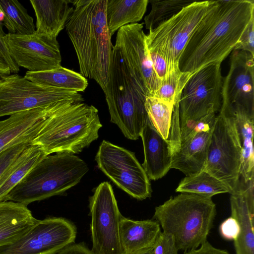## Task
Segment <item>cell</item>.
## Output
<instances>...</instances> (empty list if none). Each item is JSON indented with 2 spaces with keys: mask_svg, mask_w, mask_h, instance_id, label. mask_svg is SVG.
I'll return each mask as SVG.
<instances>
[{
  "mask_svg": "<svg viewBox=\"0 0 254 254\" xmlns=\"http://www.w3.org/2000/svg\"><path fill=\"white\" fill-rule=\"evenodd\" d=\"M31 142H23L13 145L0 152V178L14 160Z\"/></svg>",
  "mask_w": 254,
  "mask_h": 254,
  "instance_id": "obj_33",
  "label": "cell"
},
{
  "mask_svg": "<svg viewBox=\"0 0 254 254\" xmlns=\"http://www.w3.org/2000/svg\"><path fill=\"white\" fill-rule=\"evenodd\" d=\"M148 2V0H107L106 20L111 36L121 27L140 21Z\"/></svg>",
  "mask_w": 254,
  "mask_h": 254,
  "instance_id": "obj_25",
  "label": "cell"
},
{
  "mask_svg": "<svg viewBox=\"0 0 254 254\" xmlns=\"http://www.w3.org/2000/svg\"><path fill=\"white\" fill-rule=\"evenodd\" d=\"M161 232L155 220H134L122 215L120 220V238L125 254L153 248Z\"/></svg>",
  "mask_w": 254,
  "mask_h": 254,
  "instance_id": "obj_23",
  "label": "cell"
},
{
  "mask_svg": "<svg viewBox=\"0 0 254 254\" xmlns=\"http://www.w3.org/2000/svg\"><path fill=\"white\" fill-rule=\"evenodd\" d=\"M95 160L99 169L131 197L140 200L150 197L149 179L133 152L103 140Z\"/></svg>",
  "mask_w": 254,
  "mask_h": 254,
  "instance_id": "obj_11",
  "label": "cell"
},
{
  "mask_svg": "<svg viewBox=\"0 0 254 254\" xmlns=\"http://www.w3.org/2000/svg\"><path fill=\"white\" fill-rule=\"evenodd\" d=\"M4 39L10 55L19 66L33 72L48 70L61 65L62 57L57 39L8 33Z\"/></svg>",
  "mask_w": 254,
  "mask_h": 254,
  "instance_id": "obj_16",
  "label": "cell"
},
{
  "mask_svg": "<svg viewBox=\"0 0 254 254\" xmlns=\"http://www.w3.org/2000/svg\"><path fill=\"white\" fill-rule=\"evenodd\" d=\"M216 214L211 197L183 192L155 207L153 218L171 234L179 250L197 249L207 241Z\"/></svg>",
  "mask_w": 254,
  "mask_h": 254,
  "instance_id": "obj_4",
  "label": "cell"
},
{
  "mask_svg": "<svg viewBox=\"0 0 254 254\" xmlns=\"http://www.w3.org/2000/svg\"><path fill=\"white\" fill-rule=\"evenodd\" d=\"M38 220L27 204L12 201L0 202V247L18 239Z\"/></svg>",
  "mask_w": 254,
  "mask_h": 254,
  "instance_id": "obj_22",
  "label": "cell"
},
{
  "mask_svg": "<svg viewBox=\"0 0 254 254\" xmlns=\"http://www.w3.org/2000/svg\"><path fill=\"white\" fill-rule=\"evenodd\" d=\"M154 254H179L171 234L161 232L152 248Z\"/></svg>",
  "mask_w": 254,
  "mask_h": 254,
  "instance_id": "obj_34",
  "label": "cell"
},
{
  "mask_svg": "<svg viewBox=\"0 0 254 254\" xmlns=\"http://www.w3.org/2000/svg\"><path fill=\"white\" fill-rule=\"evenodd\" d=\"M222 83L219 63L208 65L190 76L179 102L180 143L208 113L220 111Z\"/></svg>",
  "mask_w": 254,
  "mask_h": 254,
  "instance_id": "obj_7",
  "label": "cell"
},
{
  "mask_svg": "<svg viewBox=\"0 0 254 254\" xmlns=\"http://www.w3.org/2000/svg\"><path fill=\"white\" fill-rule=\"evenodd\" d=\"M46 156L40 147L31 143L0 177V202Z\"/></svg>",
  "mask_w": 254,
  "mask_h": 254,
  "instance_id": "obj_24",
  "label": "cell"
},
{
  "mask_svg": "<svg viewBox=\"0 0 254 254\" xmlns=\"http://www.w3.org/2000/svg\"><path fill=\"white\" fill-rule=\"evenodd\" d=\"M57 254H94L89 250L84 243H73L67 246Z\"/></svg>",
  "mask_w": 254,
  "mask_h": 254,
  "instance_id": "obj_40",
  "label": "cell"
},
{
  "mask_svg": "<svg viewBox=\"0 0 254 254\" xmlns=\"http://www.w3.org/2000/svg\"><path fill=\"white\" fill-rule=\"evenodd\" d=\"M233 115L241 148L239 180L247 184L254 180V119L241 113L236 112Z\"/></svg>",
  "mask_w": 254,
  "mask_h": 254,
  "instance_id": "obj_26",
  "label": "cell"
},
{
  "mask_svg": "<svg viewBox=\"0 0 254 254\" xmlns=\"http://www.w3.org/2000/svg\"><path fill=\"white\" fill-rule=\"evenodd\" d=\"M234 50L246 51L254 56V18L246 27Z\"/></svg>",
  "mask_w": 254,
  "mask_h": 254,
  "instance_id": "obj_35",
  "label": "cell"
},
{
  "mask_svg": "<svg viewBox=\"0 0 254 254\" xmlns=\"http://www.w3.org/2000/svg\"><path fill=\"white\" fill-rule=\"evenodd\" d=\"M36 17L35 33L41 36L57 39L72 13L69 0H30Z\"/></svg>",
  "mask_w": 254,
  "mask_h": 254,
  "instance_id": "obj_21",
  "label": "cell"
},
{
  "mask_svg": "<svg viewBox=\"0 0 254 254\" xmlns=\"http://www.w3.org/2000/svg\"><path fill=\"white\" fill-rule=\"evenodd\" d=\"M148 54L153 69L159 78L162 81L171 70L170 69L166 61L161 56L151 52H148Z\"/></svg>",
  "mask_w": 254,
  "mask_h": 254,
  "instance_id": "obj_38",
  "label": "cell"
},
{
  "mask_svg": "<svg viewBox=\"0 0 254 254\" xmlns=\"http://www.w3.org/2000/svg\"><path fill=\"white\" fill-rule=\"evenodd\" d=\"M89 202L91 251L94 254H125L119 234L122 215L111 184L108 182L100 184Z\"/></svg>",
  "mask_w": 254,
  "mask_h": 254,
  "instance_id": "obj_12",
  "label": "cell"
},
{
  "mask_svg": "<svg viewBox=\"0 0 254 254\" xmlns=\"http://www.w3.org/2000/svg\"><path fill=\"white\" fill-rule=\"evenodd\" d=\"M174 104L154 96H147L145 107L148 118L160 135L167 140L170 135Z\"/></svg>",
  "mask_w": 254,
  "mask_h": 254,
  "instance_id": "obj_30",
  "label": "cell"
},
{
  "mask_svg": "<svg viewBox=\"0 0 254 254\" xmlns=\"http://www.w3.org/2000/svg\"><path fill=\"white\" fill-rule=\"evenodd\" d=\"M2 26V23L0 22V57L9 66L11 72L17 73L20 70L19 67L14 63L10 55L4 39L6 34L3 30Z\"/></svg>",
  "mask_w": 254,
  "mask_h": 254,
  "instance_id": "obj_37",
  "label": "cell"
},
{
  "mask_svg": "<svg viewBox=\"0 0 254 254\" xmlns=\"http://www.w3.org/2000/svg\"><path fill=\"white\" fill-rule=\"evenodd\" d=\"M65 100L84 101L78 92L36 83L17 73L0 77V117Z\"/></svg>",
  "mask_w": 254,
  "mask_h": 254,
  "instance_id": "obj_10",
  "label": "cell"
},
{
  "mask_svg": "<svg viewBox=\"0 0 254 254\" xmlns=\"http://www.w3.org/2000/svg\"><path fill=\"white\" fill-rule=\"evenodd\" d=\"M254 182L246 184L240 181L238 188L231 194V216L240 226L239 236L234 241L236 254H254Z\"/></svg>",
  "mask_w": 254,
  "mask_h": 254,
  "instance_id": "obj_19",
  "label": "cell"
},
{
  "mask_svg": "<svg viewBox=\"0 0 254 254\" xmlns=\"http://www.w3.org/2000/svg\"><path fill=\"white\" fill-rule=\"evenodd\" d=\"M241 148L233 114L220 110L216 117L205 168L233 191L239 183Z\"/></svg>",
  "mask_w": 254,
  "mask_h": 254,
  "instance_id": "obj_9",
  "label": "cell"
},
{
  "mask_svg": "<svg viewBox=\"0 0 254 254\" xmlns=\"http://www.w3.org/2000/svg\"><path fill=\"white\" fill-rule=\"evenodd\" d=\"M140 136L144 154L142 166L149 180H158L171 169L172 155L169 143L160 135L149 119Z\"/></svg>",
  "mask_w": 254,
  "mask_h": 254,
  "instance_id": "obj_20",
  "label": "cell"
},
{
  "mask_svg": "<svg viewBox=\"0 0 254 254\" xmlns=\"http://www.w3.org/2000/svg\"><path fill=\"white\" fill-rule=\"evenodd\" d=\"M10 69L5 62L0 57V77L9 75Z\"/></svg>",
  "mask_w": 254,
  "mask_h": 254,
  "instance_id": "obj_41",
  "label": "cell"
},
{
  "mask_svg": "<svg viewBox=\"0 0 254 254\" xmlns=\"http://www.w3.org/2000/svg\"><path fill=\"white\" fill-rule=\"evenodd\" d=\"M194 1L186 0H154L150 12L144 17L145 28L151 31L179 12Z\"/></svg>",
  "mask_w": 254,
  "mask_h": 254,
  "instance_id": "obj_31",
  "label": "cell"
},
{
  "mask_svg": "<svg viewBox=\"0 0 254 254\" xmlns=\"http://www.w3.org/2000/svg\"><path fill=\"white\" fill-rule=\"evenodd\" d=\"M183 254H230L226 250L214 247L207 241L202 243L198 249L185 252Z\"/></svg>",
  "mask_w": 254,
  "mask_h": 254,
  "instance_id": "obj_39",
  "label": "cell"
},
{
  "mask_svg": "<svg viewBox=\"0 0 254 254\" xmlns=\"http://www.w3.org/2000/svg\"><path fill=\"white\" fill-rule=\"evenodd\" d=\"M254 0H211L192 33L179 62L181 72L191 75L222 62L233 51L254 18Z\"/></svg>",
  "mask_w": 254,
  "mask_h": 254,
  "instance_id": "obj_1",
  "label": "cell"
},
{
  "mask_svg": "<svg viewBox=\"0 0 254 254\" xmlns=\"http://www.w3.org/2000/svg\"><path fill=\"white\" fill-rule=\"evenodd\" d=\"M219 232L224 239L227 240H236L240 233V226L237 220L230 216L220 225Z\"/></svg>",
  "mask_w": 254,
  "mask_h": 254,
  "instance_id": "obj_36",
  "label": "cell"
},
{
  "mask_svg": "<svg viewBox=\"0 0 254 254\" xmlns=\"http://www.w3.org/2000/svg\"><path fill=\"white\" fill-rule=\"evenodd\" d=\"M230 60L229 70L222 83L220 109L254 119V56L233 50Z\"/></svg>",
  "mask_w": 254,
  "mask_h": 254,
  "instance_id": "obj_14",
  "label": "cell"
},
{
  "mask_svg": "<svg viewBox=\"0 0 254 254\" xmlns=\"http://www.w3.org/2000/svg\"><path fill=\"white\" fill-rule=\"evenodd\" d=\"M152 248H153L146 249V250H143L138 251V252H135V253H132L130 254H154L153 252Z\"/></svg>",
  "mask_w": 254,
  "mask_h": 254,
  "instance_id": "obj_42",
  "label": "cell"
},
{
  "mask_svg": "<svg viewBox=\"0 0 254 254\" xmlns=\"http://www.w3.org/2000/svg\"><path fill=\"white\" fill-rule=\"evenodd\" d=\"M216 117L215 112H210L181 140L172 155L171 169L179 170L186 176L204 169Z\"/></svg>",
  "mask_w": 254,
  "mask_h": 254,
  "instance_id": "obj_17",
  "label": "cell"
},
{
  "mask_svg": "<svg viewBox=\"0 0 254 254\" xmlns=\"http://www.w3.org/2000/svg\"><path fill=\"white\" fill-rule=\"evenodd\" d=\"M176 191L212 197L222 193H233L231 188L205 170L187 176L180 183Z\"/></svg>",
  "mask_w": 254,
  "mask_h": 254,
  "instance_id": "obj_29",
  "label": "cell"
},
{
  "mask_svg": "<svg viewBox=\"0 0 254 254\" xmlns=\"http://www.w3.org/2000/svg\"><path fill=\"white\" fill-rule=\"evenodd\" d=\"M103 91L110 121L117 125L127 138L138 139L149 120L145 102L149 94L130 72L114 46L108 82Z\"/></svg>",
  "mask_w": 254,
  "mask_h": 254,
  "instance_id": "obj_5",
  "label": "cell"
},
{
  "mask_svg": "<svg viewBox=\"0 0 254 254\" xmlns=\"http://www.w3.org/2000/svg\"><path fill=\"white\" fill-rule=\"evenodd\" d=\"M0 14L2 25L9 33L30 35L35 32L33 18L17 0H0Z\"/></svg>",
  "mask_w": 254,
  "mask_h": 254,
  "instance_id": "obj_28",
  "label": "cell"
},
{
  "mask_svg": "<svg viewBox=\"0 0 254 254\" xmlns=\"http://www.w3.org/2000/svg\"><path fill=\"white\" fill-rule=\"evenodd\" d=\"M211 0L194 1L145 36L148 52L164 59L172 70L179 62L192 33L206 13Z\"/></svg>",
  "mask_w": 254,
  "mask_h": 254,
  "instance_id": "obj_8",
  "label": "cell"
},
{
  "mask_svg": "<svg viewBox=\"0 0 254 254\" xmlns=\"http://www.w3.org/2000/svg\"><path fill=\"white\" fill-rule=\"evenodd\" d=\"M102 127L96 107L71 100L48 116L31 143L40 147L47 156L79 153L98 138Z\"/></svg>",
  "mask_w": 254,
  "mask_h": 254,
  "instance_id": "obj_3",
  "label": "cell"
},
{
  "mask_svg": "<svg viewBox=\"0 0 254 254\" xmlns=\"http://www.w3.org/2000/svg\"><path fill=\"white\" fill-rule=\"evenodd\" d=\"M67 100L19 112L0 121V152L15 144L31 142L48 116Z\"/></svg>",
  "mask_w": 254,
  "mask_h": 254,
  "instance_id": "obj_18",
  "label": "cell"
},
{
  "mask_svg": "<svg viewBox=\"0 0 254 254\" xmlns=\"http://www.w3.org/2000/svg\"><path fill=\"white\" fill-rule=\"evenodd\" d=\"M75 225L63 217H48L38 222L13 243L0 247V254H56L74 243Z\"/></svg>",
  "mask_w": 254,
  "mask_h": 254,
  "instance_id": "obj_13",
  "label": "cell"
},
{
  "mask_svg": "<svg viewBox=\"0 0 254 254\" xmlns=\"http://www.w3.org/2000/svg\"><path fill=\"white\" fill-rule=\"evenodd\" d=\"M107 0H71L73 10L66 32L77 57L80 74L104 91L107 85L113 45L106 20Z\"/></svg>",
  "mask_w": 254,
  "mask_h": 254,
  "instance_id": "obj_2",
  "label": "cell"
},
{
  "mask_svg": "<svg viewBox=\"0 0 254 254\" xmlns=\"http://www.w3.org/2000/svg\"><path fill=\"white\" fill-rule=\"evenodd\" d=\"M89 171L82 159L68 153L48 155L7 194L4 201L25 204L60 195L79 183Z\"/></svg>",
  "mask_w": 254,
  "mask_h": 254,
  "instance_id": "obj_6",
  "label": "cell"
},
{
  "mask_svg": "<svg viewBox=\"0 0 254 254\" xmlns=\"http://www.w3.org/2000/svg\"><path fill=\"white\" fill-rule=\"evenodd\" d=\"M25 78L31 81L75 92L84 91L88 81L80 73L61 66L42 71H27Z\"/></svg>",
  "mask_w": 254,
  "mask_h": 254,
  "instance_id": "obj_27",
  "label": "cell"
},
{
  "mask_svg": "<svg viewBox=\"0 0 254 254\" xmlns=\"http://www.w3.org/2000/svg\"><path fill=\"white\" fill-rule=\"evenodd\" d=\"M191 75L190 73L181 72L179 68L172 70L161 81L160 88L153 96L175 104L180 98L182 91Z\"/></svg>",
  "mask_w": 254,
  "mask_h": 254,
  "instance_id": "obj_32",
  "label": "cell"
},
{
  "mask_svg": "<svg viewBox=\"0 0 254 254\" xmlns=\"http://www.w3.org/2000/svg\"><path fill=\"white\" fill-rule=\"evenodd\" d=\"M143 24H129L120 28L114 46L120 52L131 74L153 96L161 81L155 73L147 49Z\"/></svg>",
  "mask_w": 254,
  "mask_h": 254,
  "instance_id": "obj_15",
  "label": "cell"
}]
</instances>
